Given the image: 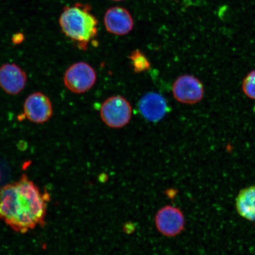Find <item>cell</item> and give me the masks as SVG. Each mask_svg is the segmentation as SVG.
Listing matches in <instances>:
<instances>
[{
  "mask_svg": "<svg viewBox=\"0 0 255 255\" xmlns=\"http://www.w3.org/2000/svg\"><path fill=\"white\" fill-rule=\"evenodd\" d=\"M0 181H1V173H0Z\"/></svg>",
  "mask_w": 255,
  "mask_h": 255,
  "instance_id": "16",
  "label": "cell"
},
{
  "mask_svg": "<svg viewBox=\"0 0 255 255\" xmlns=\"http://www.w3.org/2000/svg\"><path fill=\"white\" fill-rule=\"evenodd\" d=\"M59 25L62 33L81 50H87L98 33V20L89 4L66 6L60 15Z\"/></svg>",
  "mask_w": 255,
  "mask_h": 255,
  "instance_id": "2",
  "label": "cell"
},
{
  "mask_svg": "<svg viewBox=\"0 0 255 255\" xmlns=\"http://www.w3.org/2000/svg\"><path fill=\"white\" fill-rule=\"evenodd\" d=\"M104 23L108 33L125 36L133 30L134 21L131 13L126 8L114 6L105 12Z\"/></svg>",
  "mask_w": 255,
  "mask_h": 255,
  "instance_id": "8",
  "label": "cell"
},
{
  "mask_svg": "<svg viewBox=\"0 0 255 255\" xmlns=\"http://www.w3.org/2000/svg\"><path fill=\"white\" fill-rule=\"evenodd\" d=\"M97 78V73L89 63L79 62L67 69L64 74L63 83L72 93L81 94L90 90Z\"/></svg>",
  "mask_w": 255,
  "mask_h": 255,
  "instance_id": "5",
  "label": "cell"
},
{
  "mask_svg": "<svg viewBox=\"0 0 255 255\" xmlns=\"http://www.w3.org/2000/svg\"><path fill=\"white\" fill-rule=\"evenodd\" d=\"M23 35L21 34H17L14 35V37H12V41L14 43H19L21 42L23 40Z\"/></svg>",
  "mask_w": 255,
  "mask_h": 255,
  "instance_id": "14",
  "label": "cell"
},
{
  "mask_svg": "<svg viewBox=\"0 0 255 255\" xmlns=\"http://www.w3.org/2000/svg\"><path fill=\"white\" fill-rule=\"evenodd\" d=\"M23 111L28 121L37 124L48 122L53 114L52 102L47 95L40 92L28 96L24 101Z\"/></svg>",
  "mask_w": 255,
  "mask_h": 255,
  "instance_id": "7",
  "label": "cell"
},
{
  "mask_svg": "<svg viewBox=\"0 0 255 255\" xmlns=\"http://www.w3.org/2000/svg\"><path fill=\"white\" fill-rule=\"evenodd\" d=\"M100 116L108 127L121 128L126 126L131 119V105L125 98L120 95L113 96L102 104Z\"/></svg>",
  "mask_w": 255,
  "mask_h": 255,
  "instance_id": "3",
  "label": "cell"
},
{
  "mask_svg": "<svg viewBox=\"0 0 255 255\" xmlns=\"http://www.w3.org/2000/svg\"><path fill=\"white\" fill-rule=\"evenodd\" d=\"M172 91L175 100L186 105L199 103L205 95L202 82L190 75L180 76L175 80Z\"/></svg>",
  "mask_w": 255,
  "mask_h": 255,
  "instance_id": "6",
  "label": "cell"
},
{
  "mask_svg": "<svg viewBox=\"0 0 255 255\" xmlns=\"http://www.w3.org/2000/svg\"><path fill=\"white\" fill-rule=\"evenodd\" d=\"M130 62L136 73L143 72L150 69V63L146 57L141 51L135 50L130 53L129 57Z\"/></svg>",
  "mask_w": 255,
  "mask_h": 255,
  "instance_id": "12",
  "label": "cell"
},
{
  "mask_svg": "<svg viewBox=\"0 0 255 255\" xmlns=\"http://www.w3.org/2000/svg\"><path fill=\"white\" fill-rule=\"evenodd\" d=\"M154 223L159 234L165 238H173L184 231L186 220L180 209L167 205L160 207L155 213Z\"/></svg>",
  "mask_w": 255,
  "mask_h": 255,
  "instance_id": "4",
  "label": "cell"
},
{
  "mask_svg": "<svg viewBox=\"0 0 255 255\" xmlns=\"http://www.w3.org/2000/svg\"><path fill=\"white\" fill-rule=\"evenodd\" d=\"M50 196L23 174L0 189V219L12 230L24 234L45 223Z\"/></svg>",
  "mask_w": 255,
  "mask_h": 255,
  "instance_id": "1",
  "label": "cell"
},
{
  "mask_svg": "<svg viewBox=\"0 0 255 255\" xmlns=\"http://www.w3.org/2000/svg\"><path fill=\"white\" fill-rule=\"evenodd\" d=\"M27 76L21 67L13 63L0 66V88L9 95L20 94L26 86Z\"/></svg>",
  "mask_w": 255,
  "mask_h": 255,
  "instance_id": "9",
  "label": "cell"
},
{
  "mask_svg": "<svg viewBox=\"0 0 255 255\" xmlns=\"http://www.w3.org/2000/svg\"><path fill=\"white\" fill-rule=\"evenodd\" d=\"M111 1H116V2H121L125 1V0H111Z\"/></svg>",
  "mask_w": 255,
  "mask_h": 255,
  "instance_id": "15",
  "label": "cell"
},
{
  "mask_svg": "<svg viewBox=\"0 0 255 255\" xmlns=\"http://www.w3.org/2000/svg\"><path fill=\"white\" fill-rule=\"evenodd\" d=\"M237 212L242 218L255 221V186L241 190L236 200Z\"/></svg>",
  "mask_w": 255,
  "mask_h": 255,
  "instance_id": "11",
  "label": "cell"
},
{
  "mask_svg": "<svg viewBox=\"0 0 255 255\" xmlns=\"http://www.w3.org/2000/svg\"><path fill=\"white\" fill-rule=\"evenodd\" d=\"M242 91L251 100H255V70L251 71L244 79Z\"/></svg>",
  "mask_w": 255,
  "mask_h": 255,
  "instance_id": "13",
  "label": "cell"
},
{
  "mask_svg": "<svg viewBox=\"0 0 255 255\" xmlns=\"http://www.w3.org/2000/svg\"><path fill=\"white\" fill-rule=\"evenodd\" d=\"M138 108L143 117L152 123L161 121L168 111L165 98L155 92H149L143 95L140 99Z\"/></svg>",
  "mask_w": 255,
  "mask_h": 255,
  "instance_id": "10",
  "label": "cell"
}]
</instances>
